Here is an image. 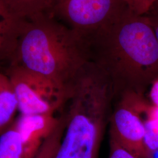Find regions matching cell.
<instances>
[{
	"label": "cell",
	"mask_w": 158,
	"mask_h": 158,
	"mask_svg": "<svg viewBox=\"0 0 158 158\" xmlns=\"http://www.w3.org/2000/svg\"><path fill=\"white\" fill-rule=\"evenodd\" d=\"M85 40L50 13L25 20L13 64L49 80L62 93L64 83L86 62Z\"/></svg>",
	"instance_id": "1"
},
{
	"label": "cell",
	"mask_w": 158,
	"mask_h": 158,
	"mask_svg": "<svg viewBox=\"0 0 158 158\" xmlns=\"http://www.w3.org/2000/svg\"><path fill=\"white\" fill-rule=\"evenodd\" d=\"M100 63L115 73L141 77L158 75V42L145 15L129 12L85 38Z\"/></svg>",
	"instance_id": "2"
},
{
	"label": "cell",
	"mask_w": 158,
	"mask_h": 158,
	"mask_svg": "<svg viewBox=\"0 0 158 158\" xmlns=\"http://www.w3.org/2000/svg\"><path fill=\"white\" fill-rule=\"evenodd\" d=\"M129 12L124 0H57L50 14H58L85 38Z\"/></svg>",
	"instance_id": "3"
},
{
	"label": "cell",
	"mask_w": 158,
	"mask_h": 158,
	"mask_svg": "<svg viewBox=\"0 0 158 158\" xmlns=\"http://www.w3.org/2000/svg\"><path fill=\"white\" fill-rule=\"evenodd\" d=\"M9 77L21 114H52L62 94L52 82L15 64L12 65Z\"/></svg>",
	"instance_id": "4"
},
{
	"label": "cell",
	"mask_w": 158,
	"mask_h": 158,
	"mask_svg": "<svg viewBox=\"0 0 158 158\" xmlns=\"http://www.w3.org/2000/svg\"><path fill=\"white\" fill-rule=\"evenodd\" d=\"M97 136L96 125L89 117L74 114L55 158H96Z\"/></svg>",
	"instance_id": "5"
},
{
	"label": "cell",
	"mask_w": 158,
	"mask_h": 158,
	"mask_svg": "<svg viewBox=\"0 0 158 158\" xmlns=\"http://www.w3.org/2000/svg\"><path fill=\"white\" fill-rule=\"evenodd\" d=\"M14 125L23 143V158H34L46 139L57 127L52 114L23 115Z\"/></svg>",
	"instance_id": "6"
},
{
	"label": "cell",
	"mask_w": 158,
	"mask_h": 158,
	"mask_svg": "<svg viewBox=\"0 0 158 158\" xmlns=\"http://www.w3.org/2000/svg\"><path fill=\"white\" fill-rule=\"evenodd\" d=\"M118 143L138 158H152L144 143L145 126L136 114L127 108L118 110L114 116Z\"/></svg>",
	"instance_id": "7"
},
{
	"label": "cell",
	"mask_w": 158,
	"mask_h": 158,
	"mask_svg": "<svg viewBox=\"0 0 158 158\" xmlns=\"http://www.w3.org/2000/svg\"><path fill=\"white\" fill-rule=\"evenodd\" d=\"M25 21L12 14L0 0V62L14 58Z\"/></svg>",
	"instance_id": "8"
},
{
	"label": "cell",
	"mask_w": 158,
	"mask_h": 158,
	"mask_svg": "<svg viewBox=\"0 0 158 158\" xmlns=\"http://www.w3.org/2000/svg\"><path fill=\"white\" fill-rule=\"evenodd\" d=\"M17 109L18 103L11 80L0 73V135L7 130Z\"/></svg>",
	"instance_id": "9"
},
{
	"label": "cell",
	"mask_w": 158,
	"mask_h": 158,
	"mask_svg": "<svg viewBox=\"0 0 158 158\" xmlns=\"http://www.w3.org/2000/svg\"><path fill=\"white\" fill-rule=\"evenodd\" d=\"M15 16L27 20L51 11L56 0H1Z\"/></svg>",
	"instance_id": "10"
},
{
	"label": "cell",
	"mask_w": 158,
	"mask_h": 158,
	"mask_svg": "<svg viewBox=\"0 0 158 158\" xmlns=\"http://www.w3.org/2000/svg\"><path fill=\"white\" fill-rule=\"evenodd\" d=\"M23 143L14 124L0 135V158H23Z\"/></svg>",
	"instance_id": "11"
},
{
	"label": "cell",
	"mask_w": 158,
	"mask_h": 158,
	"mask_svg": "<svg viewBox=\"0 0 158 158\" xmlns=\"http://www.w3.org/2000/svg\"><path fill=\"white\" fill-rule=\"evenodd\" d=\"M60 131L56 129L41 145L34 158H55L60 143Z\"/></svg>",
	"instance_id": "12"
},
{
	"label": "cell",
	"mask_w": 158,
	"mask_h": 158,
	"mask_svg": "<svg viewBox=\"0 0 158 158\" xmlns=\"http://www.w3.org/2000/svg\"><path fill=\"white\" fill-rule=\"evenodd\" d=\"M144 143L148 151L152 155L158 152V121L148 118L144 123Z\"/></svg>",
	"instance_id": "13"
},
{
	"label": "cell",
	"mask_w": 158,
	"mask_h": 158,
	"mask_svg": "<svg viewBox=\"0 0 158 158\" xmlns=\"http://www.w3.org/2000/svg\"><path fill=\"white\" fill-rule=\"evenodd\" d=\"M130 11L136 15L143 16L154 6L156 0H124Z\"/></svg>",
	"instance_id": "14"
},
{
	"label": "cell",
	"mask_w": 158,
	"mask_h": 158,
	"mask_svg": "<svg viewBox=\"0 0 158 158\" xmlns=\"http://www.w3.org/2000/svg\"><path fill=\"white\" fill-rule=\"evenodd\" d=\"M145 16L151 25L158 42V5L153 6Z\"/></svg>",
	"instance_id": "15"
},
{
	"label": "cell",
	"mask_w": 158,
	"mask_h": 158,
	"mask_svg": "<svg viewBox=\"0 0 158 158\" xmlns=\"http://www.w3.org/2000/svg\"><path fill=\"white\" fill-rule=\"evenodd\" d=\"M110 158H138L132 153L127 150L124 147L117 144L114 147Z\"/></svg>",
	"instance_id": "16"
},
{
	"label": "cell",
	"mask_w": 158,
	"mask_h": 158,
	"mask_svg": "<svg viewBox=\"0 0 158 158\" xmlns=\"http://www.w3.org/2000/svg\"><path fill=\"white\" fill-rule=\"evenodd\" d=\"M150 97L153 106L158 107V78L153 83L150 91Z\"/></svg>",
	"instance_id": "17"
},
{
	"label": "cell",
	"mask_w": 158,
	"mask_h": 158,
	"mask_svg": "<svg viewBox=\"0 0 158 158\" xmlns=\"http://www.w3.org/2000/svg\"><path fill=\"white\" fill-rule=\"evenodd\" d=\"M148 115L149 118L155 119L158 121V107L153 106V107L148 108Z\"/></svg>",
	"instance_id": "18"
},
{
	"label": "cell",
	"mask_w": 158,
	"mask_h": 158,
	"mask_svg": "<svg viewBox=\"0 0 158 158\" xmlns=\"http://www.w3.org/2000/svg\"><path fill=\"white\" fill-rule=\"evenodd\" d=\"M158 0H156V2H155V4H154V6H158Z\"/></svg>",
	"instance_id": "19"
},
{
	"label": "cell",
	"mask_w": 158,
	"mask_h": 158,
	"mask_svg": "<svg viewBox=\"0 0 158 158\" xmlns=\"http://www.w3.org/2000/svg\"><path fill=\"white\" fill-rule=\"evenodd\" d=\"M57 0H56V1Z\"/></svg>",
	"instance_id": "20"
}]
</instances>
